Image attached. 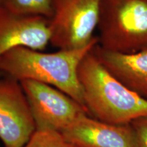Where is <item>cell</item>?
I'll return each instance as SVG.
<instances>
[{
  "instance_id": "obj_11",
  "label": "cell",
  "mask_w": 147,
  "mask_h": 147,
  "mask_svg": "<svg viewBox=\"0 0 147 147\" xmlns=\"http://www.w3.org/2000/svg\"><path fill=\"white\" fill-rule=\"evenodd\" d=\"M23 147H76L69 143L61 133L51 130H36Z\"/></svg>"
},
{
  "instance_id": "obj_8",
  "label": "cell",
  "mask_w": 147,
  "mask_h": 147,
  "mask_svg": "<svg viewBox=\"0 0 147 147\" xmlns=\"http://www.w3.org/2000/svg\"><path fill=\"white\" fill-rule=\"evenodd\" d=\"M60 133L76 147H138L130 124L106 123L88 115Z\"/></svg>"
},
{
  "instance_id": "obj_13",
  "label": "cell",
  "mask_w": 147,
  "mask_h": 147,
  "mask_svg": "<svg viewBox=\"0 0 147 147\" xmlns=\"http://www.w3.org/2000/svg\"><path fill=\"white\" fill-rule=\"evenodd\" d=\"M2 1H3V0H0V6H1V3H2Z\"/></svg>"
},
{
  "instance_id": "obj_4",
  "label": "cell",
  "mask_w": 147,
  "mask_h": 147,
  "mask_svg": "<svg viewBox=\"0 0 147 147\" xmlns=\"http://www.w3.org/2000/svg\"><path fill=\"white\" fill-rule=\"evenodd\" d=\"M50 43L59 50H75L98 40L93 32L98 26L101 0H51Z\"/></svg>"
},
{
  "instance_id": "obj_10",
  "label": "cell",
  "mask_w": 147,
  "mask_h": 147,
  "mask_svg": "<svg viewBox=\"0 0 147 147\" xmlns=\"http://www.w3.org/2000/svg\"><path fill=\"white\" fill-rule=\"evenodd\" d=\"M1 5L23 15L40 16L49 19L53 15L51 0H3Z\"/></svg>"
},
{
  "instance_id": "obj_3",
  "label": "cell",
  "mask_w": 147,
  "mask_h": 147,
  "mask_svg": "<svg viewBox=\"0 0 147 147\" xmlns=\"http://www.w3.org/2000/svg\"><path fill=\"white\" fill-rule=\"evenodd\" d=\"M98 45L131 54L147 51V0H101Z\"/></svg>"
},
{
  "instance_id": "obj_2",
  "label": "cell",
  "mask_w": 147,
  "mask_h": 147,
  "mask_svg": "<svg viewBox=\"0 0 147 147\" xmlns=\"http://www.w3.org/2000/svg\"><path fill=\"white\" fill-rule=\"evenodd\" d=\"M78 77L85 107L93 118L109 124L127 125L147 115V100L115 78L93 49L80 62Z\"/></svg>"
},
{
  "instance_id": "obj_12",
  "label": "cell",
  "mask_w": 147,
  "mask_h": 147,
  "mask_svg": "<svg viewBox=\"0 0 147 147\" xmlns=\"http://www.w3.org/2000/svg\"><path fill=\"white\" fill-rule=\"evenodd\" d=\"M138 147H147V115L134 119L130 123Z\"/></svg>"
},
{
  "instance_id": "obj_5",
  "label": "cell",
  "mask_w": 147,
  "mask_h": 147,
  "mask_svg": "<svg viewBox=\"0 0 147 147\" xmlns=\"http://www.w3.org/2000/svg\"><path fill=\"white\" fill-rule=\"evenodd\" d=\"M28 100L36 130L61 132L87 110L74 99L49 84L31 80L20 81Z\"/></svg>"
},
{
  "instance_id": "obj_1",
  "label": "cell",
  "mask_w": 147,
  "mask_h": 147,
  "mask_svg": "<svg viewBox=\"0 0 147 147\" xmlns=\"http://www.w3.org/2000/svg\"><path fill=\"white\" fill-rule=\"evenodd\" d=\"M97 44L98 40L83 49L55 53H43L23 47L14 48L0 59V73L18 81L31 80L52 86L87 110L78 68L85 55Z\"/></svg>"
},
{
  "instance_id": "obj_6",
  "label": "cell",
  "mask_w": 147,
  "mask_h": 147,
  "mask_svg": "<svg viewBox=\"0 0 147 147\" xmlns=\"http://www.w3.org/2000/svg\"><path fill=\"white\" fill-rule=\"evenodd\" d=\"M36 131L28 100L20 81L0 78V140L5 147H23Z\"/></svg>"
},
{
  "instance_id": "obj_9",
  "label": "cell",
  "mask_w": 147,
  "mask_h": 147,
  "mask_svg": "<svg viewBox=\"0 0 147 147\" xmlns=\"http://www.w3.org/2000/svg\"><path fill=\"white\" fill-rule=\"evenodd\" d=\"M93 52L115 78L147 100V51L123 54L105 50L97 44Z\"/></svg>"
},
{
  "instance_id": "obj_7",
  "label": "cell",
  "mask_w": 147,
  "mask_h": 147,
  "mask_svg": "<svg viewBox=\"0 0 147 147\" xmlns=\"http://www.w3.org/2000/svg\"><path fill=\"white\" fill-rule=\"evenodd\" d=\"M50 43L49 19L15 13L0 6V59L14 48L45 50Z\"/></svg>"
}]
</instances>
